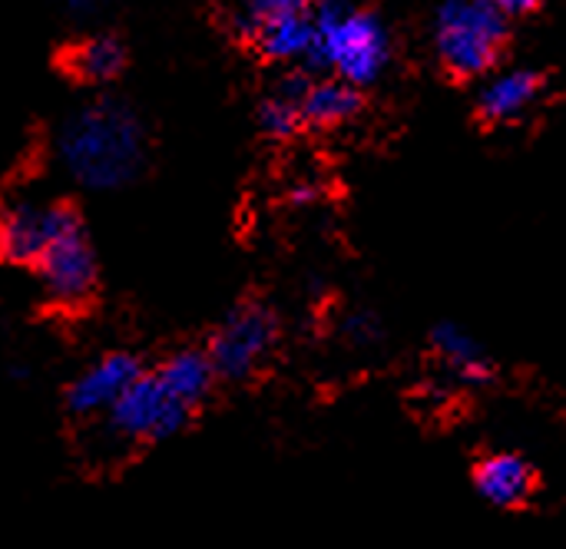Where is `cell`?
Masks as SVG:
<instances>
[{
  "label": "cell",
  "mask_w": 566,
  "mask_h": 549,
  "mask_svg": "<svg viewBox=\"0 0 566 549\" xmlns=\"http://www.w3.org/2000/svg\"><path fill=\"white\" fill-rule=\"evenodd\" d=\"M63 7H70V10H76V13H86V10H96L103 0H60Z\"/></svg>",
  "instance_id": "obj_20"
},
{
  "label": "cell",
  "mask_w": 566,
  "mask_h": 549,
  "mask_svg": "<svg viewBox=\"0 0 566 549\" xmlns=\"http://www.w3.org/2000/svg\"><path fill=\"white\" fill-rule=\"evenodd\" d=\"M126 63V50L116 36H86L83 43H76L70 50V70L73 76L86 80V83H106L113 76H119Z\"/></svg>",
  "instance_id": "obj_15"
},
{
  "label": "cell",
  "mask_w": 566,
  "mask_h": 549,
  "mask_svg": "<svg viewBox=\"0 0 566 549\" xmlns=\"http://www.w3.org/2000/svg\"><path fill=\"white\" fill-rule=\"evenodd\" d=\"M431 348L441 358V365L448 368V374L458 378L461 384H484L494 374L488 351L464 328H458L451 321H444L431 331Z\"/></svg>",
  "instance_id": "obj_12"
},
{
  "label": "cell",
  "mask_w": 566,
  "mask_h": 549,
  "mask_svg": "<svg viewBox=\"0 0 566 549\" xmlns=\"http://www.w3.org/2000/svg\"><path fill=\"white\" fill-rule=\"evenodd\" d=\"M259 50L269 60L279 63H295V60H308L312 63V50H315V20L308 13H285V17H272L262 20L252 30Z\"/></svg>",
  "instance_id": "obj_13"
},
{
  "label": "cell",
  "mask_w": 566,
  "mask_h": 549,
  "mask_svg": "<svg viewBox=\"0 0 566 549\" xmlns=\"http://www.w3.org/2000/svg\"><path fill=\"white\" fill-rule=\"evenodd\" d=\"M358 113V86L345 80H318L302 93V119L315 126H335Z\"/></svg>",
  "instance_id": "obj_14"
},
{
  "label": "cell",
  "mask_w": 566,
  "mask_h": 549,
  "mask_svg": "<svg viewBox=\"0 0 566 549\" xmlns=\"http://www.w3.org/2000/svg\"><path fill=\"white\" fill-rule=\"evenodd\" d=\"M305 86H308V80L292 76L289 83H282V86L275 89V96L265 99L259 119H262V129H265L269 136L285 139V136H292V133L305 123V119H302V93H305Z\"/></svg>",
  "instance_id": "obj_16"
},
{
  "label": "cell",
  "mask_w": 566,
  "mask_h": 549,
  "mask_svg": "<svg viewBox=\"0 0 566 549\" xmlns=\"http://www.w3.org/2000/svg\"><path fill=\"white\" fill-rule=\"evenodd\" d=\"M80 215L63 202H13L0 212V255L17 265H36L50 242Z\"/></svg>",
  "instance_id": "obj_7"
},
{
  "label": "cell",
  "mask_w": 566,
  "mask_h": 549,
  "mask_svg": "<svg viewBox=\"0 0 566 549\" xmlns=\"http://www.w3.org/2000/svg\"><path fill=\"white\" fill-rule=\"evenodd\" d=\"M63 169L86 189L109 192L136 179L146 156L139 116L119 99H96L76 109L56 139Z\"/></svg>",
  "instance_id": "obj_1"
},
{
  "label": "cell",
  "mask_w": 566,
  "mask_h": 549,
  "mask_svg": "<svg viewBox=\"0 0 566 549\" xmlns=\"http://www.w3.org/2000/svg\"><path fill=\"white\" fill-rule=\"evenodd\" d=\"M541 93V76L531 70H504L497 76H491L478 96L481 116L491 123H511L517 116H524L534 99Z\"/></svg>",
  "instance_id": "obj_11"
},
{
  "label": "cell",
  "mask_w": 566,
  "mask_h": 549,
  "mask_svg": "<svg viewBox=\"0 0 566 549\" xmlns=\"http://www.w3.org/2000/svg\"><path fill=\"white\" fill-rule=\"evenodd\" d=\"M312 0H245V10H242V30H255L262 20H272V17H285V13H308Z\"/></svg>",
  "instance_id": "obj_17"
},
{
  "label": "cell",
  "mask_w": 566,
  "mask_h": 549,
  "mask_svg": "<svg viewBox=\"0 0 566 549\" xmlns=\"http://www.w3.org/2000/svg\"><path fill=\"white\" fill-rule=\"evenodd\" d=\"M279 321L265 305H239L226 315L209 341V358L222 381H249L275 351Z\"/></svg>",
  "instance_id": "obj_5"
},
{
  "label": "cell",
  "mask_w": 566,
  "mask_h": 549,
  "mask_svg": "<svg viewBox=\"0 0 566 549\" xmlns=\"http://www.w3.org/2000/svg\"><path fill=\"white\" fill-rule=\"evenodd\" d=\"M507 40V17L491 0H438L434 50L454 76L488 73Z\"/></svg>",
  "instance_id": "obj_4"
},
{
  "label": "cell",
  "mask_w": 566,
  "mask_h": 549,
  "mask_svg": "<svg viewBox=\"0 0 566 549\" xmlns=\"http://www.w3.org/2000/svg\"><path fill=\"white\" fill-rule=\"evenodd\" d=\"M312 20V63L335 70V76L352 86L378 83L391 63V36L371 10H361L352 0H322Z\"/></svg>",
  "instance_id": "obj_3"
},
{
  "label": "cell",
  "mask_w": 566,
  "mask_h": 549,
  "mask_svg": "<svg viewBox=\"0 0 566 549\" xmlns=\"http://www.w3.org/2000/svg\"><path fill=\"white\" fill-rule=\"evenodd\" d=\"M36 275L43 282L46 298L60 308H76L93 295L96 255L80 219L50 242V249L36 262Z\"/></svg>",
  "instance_id": "obj_6"
},
{
  "label": "cell",
  "mask_w": 566,
  "mask_h": 549,
  "mask_svg": "<svg viewBox=\"0 0 566 549\" xmlns=\"http://www.w3.org/2000/svg\"><path fill=\"white\" fill-rule=\"evenodd\" d=\"M345 338L358 348H368V345L381 341V325L371 315H352L345 321Z\"/></svg>",
  "instance_id": "obj_18"
},
{
  "label": "cell",
  "mask_w": 566,
  "mask_h": 549,
  "mask_svg": "<svg viewBox=\"0 0 566 549\" xmlns=\"http://www.w3.org/2000/svg\"><path fill=\"white\" fill-rule=\"evenodd\" d=\"M156 378L163 381V388L182 401L189 411H196L199 404H206V398L212 394L219 374H216V365L209 358V351H199V348H182L176 355H169L159 368H156Z\"/></svg>",
  "instance_id": "obj_10"
},
{
  "label": "cell",
  "mask_w": 566,
  "mask_h": 549,
  "mask_svg": "<svg viewBox=\"0 0 566 549\" xmlns=\"http://www.w3.org/2000/svg\"><path fill=\"white\" fill-rule=\"evenodd\" d=\"M504 17H524L541 7V0H491Z\"/></svg>",
  "instance_id": "obj_19"
},
{
  "label": "cell",
  "mask_w": 566,
  "mask_h": 549,
  "mask_svg": "<svg viewBox=\"0 0 566 549\" xmlns=\"http://www.w3.org/2000/svg\"><path fill=\"white\" fill-rule=\"evenodd\" d=\"M189 418L192 411L163 388L156 371H143L103 418L86 424L83 447L96 464H109L143 444L176 437Z\"/></svg>",
  "instance_id": "obj_2"
},
{
  "label": "cell",
  "mask_w": 566,
  "mask_h": 549,
  "mask_svg": "<svg viewBox=\"0 0 566 549\" xmlns=\"http://www.w3.org/2000/svg\"><path fill=\"white\" fill-rule=\"evenodd\" d=\"M537 487V474L531 467L527 457L501 451V454H488L474 464V490L501 510L511 507H524L531 500Z\"/></svg>",
  "instance_id": "obj_9"
},
{
  "label": "cell",
  "mask_w": 566,
  "mask_h": 549,
  "mask_svg": "<svg viewBox=\"0 0 566 549\" xmlns=\"http://www.w3.org/2000/svg\"><path fill=\"white\" fill-rule=\"evenodd\" d=\"M139 374H143L139 358H133L126 351L103 355L86 371H80L73 378V384L66 388V411L76 421H96V418H103L123 398V391Z\"/></svg>",
  "instance_id": "obj_8"
}]
</instances>
